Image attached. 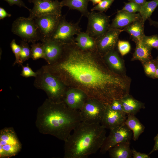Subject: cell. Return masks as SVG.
Instances as JSON below:
<instances>
[{"instance_id": "484cf974", "label": "cell", "mask_w": 158, "mask_h": 158, "mask_svg": "<svg viewBox=\"0 0 158 158\" xmlns=\"http://www.w3.org/2000/svg\"><path fill=\"white\" fill-rule=\"evenodd\" d=\"M158 6V0L147 1L141 5L139 12L144 21L150 18L152 13Z\"/></svg>"}, {"instance_id": "cb8c5ba5", "label": "cell", "mask_w": 158, "mask_h": 158, "mask_svg": "<svg viewBox=\"0 0 158 158\" xmlns=\"http://www.w3.org/2000/svg\"><path fill=\"white\" fill-rule=\"evenodd\" d=\"M125 124L132 131L133 139L135 141L144 131L145 126L137 118L135 115H127Z\"/></svg>"}, {"instance_id": "ffe728a7", "label": "cell", "mask_w": 158, "mask_h": 158, "mask_svg": "<svg viewBox=\"0 0 158 158\" xmlns=\"http://www.w3.org/2000/svg\"><path fill=\"white\" fill-rule=\"evenodd\" d=\"M120 100L123 111L127 115H135L141 109L145 108L144 103L135 99L129 94Z\"/></svg>"}, {"instance_id": "ee69618b", "label": "cell", "mask_w": 158, "mask_h": 158, "mask_svg": "<svg viewBox=\"0 0 158 158\" xmlns=\"http://www.w3.org/2000/svg\"><path fill=\"white\" fill-rule=\"evenodd\" d=\"M91 1L93 6L96 5L101 1L102 0H89Z\"/></svg>"}, {"instance_id": "f1b7e54d", "label": "cell", "mask_w": 158, "mask_h": 158, "mask_svg": "<svg viewBox=\"0 0 158 158\" xmlns=\"http://www.w3.org/2000/svg\"><path fill=\"white\" fill-rule=\"evenodd\" d=\"M31 58L34 60L40 58L44 59V50L42 43H34L30 45Z\"/></svg>"}, {"instance_id": "9a60e30c", "label": "cell", "mask_w": 158, "mask_h": 158, "mask_svg": "<svg viewBox=\"0 0 158 158\" xmlns=\"http://www.w3.org/2000/svg\"><path fill=\"white\" fill-rule=\"evenodd\" d=\"M88 98L83 91L75 88L67 89L63 101L69 108L79 111Z\"/></svg>"}, {"instance_id": "d590c367", "label": "cell", "mask_w": 158, "mask_h": 158, "mask_svg": "<svg viewBox=\"0 0 158 158\" xmlns=\"http://www.w3.org/2000/svg\"><path fill=\"white\" fill-rule=\"evenodd\" d=\"M120 99L115 100L108 105L110 108L114 111L121 113L125 112Z\"/></svg>"}, {"instance_id": "7c38bea8", "label": "cell", "mask_w": 158, "mask_h": 158, "mask_svg": "<svg viewBox=\"0 0 158 158\" xmlns=\"http://www.w3.org/2000/svg\"><path fill=\"white\" fill-rule=\"evenodd\" d=\"M34 6L29 11V18L34 19L41 16L48 14L61 16L63 7L61 2L58 0L43 1L32 0Z\"/></svg>"}, {"instance_id": "1f68e13d", "label": "cell", "mask_w": 158, "mask_h": 158, "mask_svg": "<svg viewBox=\"0 0 158 158\" xmlns=\"http://www.w3.org/2000/svg\"><path fill=\"white\" fill-rule=\"evenodd\" d=\"M141 5L133 2H124V5L121 10L130 13L139 12Z\"/></svg>"}, {"instance_id": "5b68a950", "label": "cell", "mask_w": 158, "mask_h": 158, "mask_svg": "<svg viewBox=\"0 0 158 158\" xmlns=\"http://www.w3.org/2000/svg\"><path fill=\"white\" fill-rule=\"evenodd\" d=\"M11 31L22 40L32 43L41 41L40 35L34 19L20 17L13 23Z\"/></svg>"}, {"instance_id": "f6af8a7d", "label": "cell", "mask_w": 158, "mask_h": 158, "mask_svg": "<svg viewBox=\"0 0 158 158\" xmlns=\"http://www.w3.org/2000/svg\"><path fill=\"white\" fill-rule=\"evenodd\" d=\"M30 3L32 2V0H28Z\"/></svg>"}, {"instance_id": "277c9868", "label": "cell", "mask_w": 158, "mask_h": 158, "mask_svg": "<svg viewBox=\"0 0 158 158\" xmlns=\"http://www.w3.org/2000/svg\"><path fill=\"white\" fill-rule=\"evenodd\" d=\"M37 71L38 74L34 81V86L44 91L50 101L55 102L63 101L67 87L58 78L42 67Z\"/></svg>"}, {"instance_id": "836d02e7", "label": "cell", "mask_w": 158, "mask_h": 158, "mask_svg": "<svg viewBox=\"0 0 158 158\" xmlns=\"http://www.w3.org/2000/svg\"><path fill=\"white\" fill-rule=\"evenodd\" d=\"M10 47L12 52L14 53L15 60L13 64V66L16 64L19 65L20 59L21 48L20 45L17 44L16 43L15 40L13 39L12 40L10 44Z\"/></svg>"}, {"instance_id": "74e56055", "label": "cell", "mask_w": 158, "mask_h": 158, "mask_svg": "<svg viewBox=\"0 0 158 158\" xmlns=\"http://www.w3.org/2000/svg\"><path fill=\"white\" fill-rule=\"evenodd\" d=\"M132 150V157L133 158H150V157L148 154L145 153H141L137 152L134 149Z\"/></svg>"}, {"instance_id": "603a6c76", "label": "cell", "mask_w": 158, "mask_h": 158, "mask_svg": "<svg viewBox=\"0 0 158 158\" xmlns=\"http://www.w3.org/2000/svg\"><path fill=\"white\" fill-rule=\"evenodd\" d=\"M136 47L131 60H139L142 63L152 59V48L143 44L141 41L135 43Z\"/></svg>"}, {"instance_id": "e0dca14e", "label": "cell", "mask_w": 158, "mask_h": 158, "mask_svg": "<svg viewBox=\"0 0 158 158\" xmlns=\"http://www.w3.org/2000/svg\"><path fill=\"white\" fill-rule=\"evenodd\" d=\"M139 13H130L118 10L110 24V28L123 29L135 20L141 18Z\"/></svg>"}, {"instance_id": "8d00e7d4", "label": "cell", "mask_w": 158, "mask_h": 158, "mask_svg": "<svg viewBox=\"0 0 158 158\" xmlns=\"http://www.w3.org/2000/svg\"><path fill=\"white\" fill-rule=\"evenodd\" d=\"M7 2L10 6L16 5L19 7H23L29 11L30 9L28 8L25 5L24 3L21 0H3Z\"/></svg>"}, {"instance_id": "2e32d148", "label": "cell", "mask_w": 158, "mask_h": 158, "mask_svg": "<svg viewBox=\"0 0 158 158\" xmlns=\"http://www.w3.org/2000/svg\"><path fill=\"white\" fill-rule=\"evenodd\" d=\"M125 112H120L111 109L107 105L101 124L110 130L125 123L127 116Z\"/></svg>"}, {"instance_id": "4dcf8cb0", "label": "cell", "mask_w": 158, "mask_h": 158, "mask_svg": "<svg viewBox=\"0 0 158 158\" xmlns=\"http://www.w3.org/2000/svg\"><path fill=\"white\" fill-rule=\"evenodd\" d=\"M115 0H102L91 10V11H97L103 13L106 12L110 7Z\"/></svg>"}, {"instance_id": "7bdbcfd3", "label": "cell", "mask_w": 158, "mask_h": 158, "mask_svg": "<svg viewBox=\"0 0 158 158\" xmlns=\"http://www.w3.org/2000/svg\"><path fill=\"white\" fill-rule=\"evenodd\" d=\"M156 65V69L155 73L156 78H158V58L155 59Z\"/></svg>"}, {"instance_id": "b9f144b4", "label": "cell", "mask_w": 158, "mask_h": 158, "mask_svg": "<svg viewBox=\"0 0 158 158\" xmlns=\"http://www.w3.org/2000/svg\"><path fill=\"white\" fill-rule=\"evenodd\" d=\"M150 25H153L156 27L158 26V21H154L152 20L150 18L148 19Z\"/></svg>"}, {"instance_id": "52a82bcc", "label": "cell", "mask_w": 158, "mask_h": 158, "mask_svg": "<svg viewBox=\"0 0 158 158\" xmlns=\"http://www.w3.org/2000/svg\"><path fill=\"white\" fill-rule=\"evenodd\" d=\"M80 20L76 23H73L67 21L64 15L62 16L56 30L49 40L63 44L73 42L75 41L74 35L81 32L79 25Z\"/></svg>"}, {"instance_id": "30bf717a", "label": "cell", "mask_w": 158, "mask_h": 158, "mask_svg": "<svg viewBox=\"0 0 158 158\" xmlns=\"http://www.w3.org/2000/svg\"><path fill=\"white\" fill-rule=\"evenodd\" d=\"M133 136L132 131L125 124L110 130L100 149L102 154H105L116 144L122 142L130 141Z\"/></svg>"}, {"instance_id": "f35d334b", "label": "cell", "mask_w": 158, "mask_h": 158, "mask_svg": "<svg viewBox=\"0 0 158 158\" xmlns=\"http://www.w3.org/2000/svg\"><path fill=\"white\" fill-rule=\"evenodd\" d=\"M11 15L8 13L3 8L0 7V19H4L7 17H10Z\"/></svg>"}, {"instance_id": "7dc6e473", "label": "cell", "mask_w": 158, "mask_h": 158, "mask_svg": "<svg viewBox=\"0 0 158 158\" xmlns=\"http://www.w3.org/2000/svg\"><path fill=\"white\" fill-rule=\"evenodd\" d=\"M157 58H158V57Z\"/></svg>"}, {"instance_id": "4316f807", "label": "cell", "mask_w": 158, "mask_h": 158, "mask_svg": "<svg viewBox=\"0 0 158 158\" xmlns=\"http://www.w3.org/2000/svg\"><path fill=\"white\" fill-rule=\"evenodd\" d=\"M20 46L21 51L19 65H21L24 62L31 58L32 54L31 48L28 42L22 40L20 41Z\"/></svg>"}, {"instance_id": "3957f363", "label": "cell", "mask_w": 158, "mask_h": 158, "mask_svg": "<svg viewBox=\"0 0 158 158\" xmlns=\"http://www.w3.org/2000/svg\"><path fill=\"white\" fill-rule=\"evenodd\" d=\"M64 141V158H86L101 147L106 137L101 123L80 122Z\"/></svg>"}, {"instance_id": "7a4b0ae2", "label": "cell", "mask_w": 158, "mask_h": 158, "mask_svg": "<svg viewBox=\"0 0 158 158\" xmlns=\"http://www.w3.org/2000/svg\"><path fill=\"white\" fill-rule=\"evenodd\" d=\"M81 121L79 111L69 108L63 101L47 98L38 108L35 125L41 133L64 141Z\"/></svg>"}, {"instance_id": "44dd1931", "label": "cell", "mask_w": 158, "mask_h": 158, "mask_svg": "<svg viewBox=\"0 0 158 158\" xmlns=\"http://www.w3.org/2000/svg\"><path fill=\"white\" fill-rule=\"evenodd\" d=\"M130 141L118 143L110 148L108 152L111 158H131L132 150L130 147Z\"/></svg>"}, {"instance_id": "ba28073f", "label": "cell", "mask_w": 158, "mask_h": 158, "mask_svg": "<svg viewBox=\"0 0 158 158\" xmlns=\"http://www.w3.org/2000/svg\"><path fill=\"white\" fill-rule=\"evenodd\" d=\"M107 106L96 99L88 98L79 110L81 121L90 124L101 123Z\"/></svg>"}, {"instance_id": "ab89813d", "label": "cell", "mask_w": 158, "mask_h": 158, "mask_svg": "<svg viewBox=\"0 0 158 158\" xmlns=\"http://www.w3.org/2000/svg\"><path fill=\"white\" fill-rule=\"evenodd\" d=\"M154 140L155 141L154 145L152 149L149 153V155L153 152L158 150V134L154 137Z\"/></svg>"}, {"instance_id": "e575fe53", "label": "cell", "mask_w": 158, "mask_h": 158, "mask_svg": "<svg viewBox=\"0 0 158 158\" xmlns=\"http://www.w3.org/2000/svg\"><path fill=\"white\" fill-rule=\"evenodd\" d=\"M22 69L20 75L25 78L33 77L35 78L38 74V72H35L33 71L31 68L29 66L28 64H27L26 66H23L21 64Z\"/></svg>"}, {"instance_id": "ac0fdd59", "label": "cell", "mask_w": 158, "mask_h": 158, "mask_svg": "<svg viewBox=\"0 0 158 158\" xmlns=\"http://www.w3.org/2000/svg\"><path fill=\"white\" fill-rule=\"evenodd\" d=\"M109 67L116 73L122 75H126L123 60L117 51L113 49L103 56Z\"/></svg>"}, {"instance_id": "8fae6325", "label": "cell", "mask_w": 158, "mask_h": 158, "mask_svg": "<svg viewBox=\"0 0 158 158\" xmlns=\"http://www.w3.org/2000/svg\"><path fill=\"white\" fill-rule=\"evenodd\" d=\"M62 16L48 14L34 19L42 42L50 38L56 30Z\"/></svg>"}, {"instance_id": "8992f818", "label": "cell", "mask_w": 158, "mask_h": 158, "mask_svg": "<svg viewBox=\"0 0 158 158\" xmlns=\"http://www.w3.org/2000/svg\"><path fill=\"white\" fill-rule=\"evenodd\" d=\"M21 148V144L13 127H5L0 130V158L15 156Z\"/></svg>"}, {"instance_id": "6da1fadb", "label": "cell", "mask_w": 158, "mask_h": 158, "mask_svg": "<svg viewBox=\"0 0 158 158\" xmlns=\"http://www.w3.org/2000/svg\"><path fill=\"white\" fill-rule=\"evenodd\" d=\"M42 68L66 87L72 85L88 98L107 105L129 94L130 77L113 71L98 49L83 50L75 41L64 45L62 55L57 61Z\"/></svg>"}, {"instance_id": "d4e9b609", "label": "cell", "mask_w": 158, "mask_h": 158, "mask_svg": "<svg viewBox=\"0 0 158 158\" xmlns=\"http://www.w3.org/2000/svg\"><path fill=\"white\" fill-rule=\"evenodd\" d=\"M89 0H62L61 2L62 6L68 7L69 9L79 11L82 16L87 17L90 12L88 9Z\"/></svg>"}, {"instance_id": "60d3db41", "label": "cell", "mask_w": 158, "mask_h": 158, "mask_svg": "<svg viewBox=\"0 0 158 158\" xmlns=\"http://www.w3.org/2000/svg\"><path fill=\"white\" fill-rule=\"evenodd\" d=\"M128 1L134 2L141 5H143L147 1V0H128Z\"/></svg>"}, {"instance_id": "f546056e", "label": "cell", "mask_w": 158, "mask_h": 158, "mask_svg": "<svg viewBox=\"0 0 158 158\" xmlns=\"http://www.w3.org/2000/svg\"><path fill=\"white\" fill-rule=\"evenodd\" d=\"M141 42L149 47L152 49L154 48L158 50V35H157L150 36L145 35Z\"/></svg>"}, {"instance_id": "bcb514c9", "label": "cell", "mask_w": 158, "mask_h": 158, "mask_svg": "<svg viewBox=\"0 0 158 158\" xmlns=\"http://www.w3.org/2000/svg\"><path fill=\"white\" fill-rule=\"evenodd\" d=\"M43 1H51L52 0H41Z\"/></svg>"}, {"instance_id": "d6a6232c", "label": "cell", "mask_w": 158, "mask_h": 158, "mask_svg": "<svg viewBox=\"0 0 158 158\" xmlns=\"http://www.w3.org/2000/svg\"><path fill=\"white\" fill-rule=\"evenodd\" d=\"M117 45L118 51L122 56L127 54L130 51V45L128 41L118 40Z\"/></svg>"}, {"instance_id": "9c48e42d", "label": "cell", "mask_w": 158, "mask_h": 158, "mask_svg": "<svg viewBox=\"0 0 158 158\" xmlns=\"http://www.w3.org/2000/svg\"><path fill=\"white\" fill-rule=\"evenodd\" d=\"M111 16L99 12H89L85 32L95 39L100 36L110 28Z\"/></svg>"}, {"instance_id": "5bb4252c", "label": "cell", "mask_w": 158, "mask_h": 158, "mask_svg": "<svg viewBox=\"0 0 158 158\" xmlns=\"http://www.w3.org/2000/svg\"><path fill=\"white\" fill-rule=\"evenodd\" d=\"M42 43L44 50V59L48 64L51 65L57 61L62 55L64 44L50 40Z\"/></svg>"}, {"instance_id": "7402d4cb", "label": "cell", "mask_w": 158, "mask_h": 158, "mask_svg": "<svg viewBox=\"0 0 158 158\" xmlns=\"http://www.w3.org/2000/svg\"><path fill=\"white\" fill-rule=\"evenodd\" d=\"M74 40L78 47L84 51L98 49L96 39L90 36L86 32H80Z\"/></svg>"}, {"instance_id": "4fadbf2b", "label": "cell", "mask_w": 158, "mask_h": 158, "mask_svg": "<svg viewBox=\"0 0 158 158\" xmlns=\"http://www.w3.org/2000/svg\"><path fill=\"white\" fill-rule=\"evenodd\" d=\"M123 30L110 28L103 35L96 39L98 50L104 56L114 49L118 40L119 35Z\"/></svg>"}, {"instance_id": "d6986e66", "label": "cell", "mask_w": 158, "mask_h": 158, "mask_svg": "<svg viewBox=\"0 0 158 158\" xmlns=\"http://www.w3.org/2000/svg\"><path fill=\"white\" fill-rule=\"evenodd\" d=\"M145 22L141 18L135 21L123 29L127 32L135 43L141 41L145 35L144 33Z\"/></svg>"}, {"instance_id": "83f0119b", "label": "cell", "mask_w": 158, "mask_h": 158, "mask_svg": "<svg viewBox=\"0 0 158 158\" xmlns=\"http://www.w3.org/2000/svg\"><path fill=\"white\" fill-rule=\"evenodd\" d=\"M142 63L146 75L150 78H156V65L155 59H152Z\"/></svg>"}]
</instances>
